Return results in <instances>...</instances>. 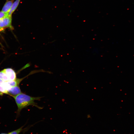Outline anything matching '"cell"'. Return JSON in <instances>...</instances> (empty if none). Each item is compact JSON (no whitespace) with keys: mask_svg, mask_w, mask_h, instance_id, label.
<instances>
[{"mask_svg":"<svg viewBox=\"0 0 134 134\" xmlns=\"http://www.w3.org/2000/svg\"><path fill=\"white\" fill-rule=\"evenodd\" d=\"M0 92L2 93L7 94V91L0 85Z\"/></svg>","mask_w":134,"mask_h":134,"instance_id":"obj_10","label":"cell"},{"mask_svg":"<svg viewBox=\"0 0 134 134\" xmlns=\"http://www.w3.org/2000/svg\"><path fill=\"white\" fill-rule=\"evenodd\" d=\"M0 79L5 81H9L7 75L3 70L0 71Z\"/></svg>","mask_w":134,"mask_h":134,"instance_id":"obj_8","label":"cell"},{"mask_svg":"<svg viewBox=\"0 0 134 134\" xmlns=\"http://www.w3.org/2000/svg\"><path fill=\"white\" fill-rule=\"evenodd\" d=\"M8 13H6L1 11H0V19L8 16Z\"/></svg>","mask_w":134,"mask_h":134,"instance_id":"obj_9","label":"cell"},{"mask_svg":"<svg viewBox=\"0 0 134 134\" xmlns=\"http://www.w3.org/2000/svg\"><path fill=\"white\" fill-rule=\"evenodd\" d=\"M24 126L25 125L16 130L9 132L8 134H19L22 132H25L30 128V127H28L23 129V128Z\"/></svg>","mask_w":134,"mask_h":134,"instance_id":"obj_6","label":"cell"},{"mask_svg":"<svg viewBox=\"0 0 134 134\" xmlns=\"http://www.w3.org/2000/svg\"><path fill=\"white\" fill-rule=\"evenodd\" d=\"M1 29L2 28H0V30H1Z\"/></svg>","mask_w":134,"mask_h":134,"instance_id":"obj_12","label":"cell"},{"mask_svg":"<svg viewBox=\"0 0 134 134\" xmlns=\"http://www.w3.org/2000/svg\"><path fill=\"white\" fill-rule=\"evenodd\" d=\"M21 0H16L13 3L9 12L8 16H12V15L18 6Z\"/></svg>","mask_w":134,"mask_h":134,"instance_id":"obj_7","label":"cell"},{"mask_svg":"<svg viewBox=\"0 0 134 134\" xmlns=\"http://www.w3.org/2000/svg\"><path fill=\"white\" fill-rule=\"evenodd\" d=\"M14 0H8L6 2L2 9L3 12L9 13L11 7Z\"/></svg>","mask_w":134,"mask_h":134,"instance_id":"obj_5","label":"cell"},{"mask_svg":"<svg viewBox=\"0 0 134 134\" xmlns=\"http://www.w3.org/2000/svg\"><path fill=\"white\" fill-rule=\"evenodd\" d=\"M13 97L17 105L18 113L23 109L29 106H33L39 109H42L43 108L38 106L34 101L36 100H40L42 98V97H33L21 93Z\"/></svg>","mask_w":134,"mask_h":134,"instance_id":"obj_1","label":"cell"},{"mask_svg":"<svg viewBox=\"0 0 134 134\" xmlns=\"http://www.w3.org/2000/svg\"><path fill=\"white\" fill-rule=\"evenodd\" d=\"M7 94L13 97L16 96L22 93L19 85L11 87L7 91Z\"/></svg>","mask_w":134,"mask_h":134,"instance_id":"obj_4","label":"cell"},{"mask_svg":"<svg viewBox=\"0 0 134 134\" xmlns=\"http://www.w3.org/2000/svg\"><path fill=\"white\" fill-rule=\"evenodd\" d=\"M7 75L9 81H13L16 79V75L14 71L11 68H7L3 70Z\"/></svg>","mask_w":134,"mask_h":134,"instance_id":"obj_3","label":"cell"},{"mask_svg":"<svg viewBox=\"0 0 134 134\" xmlns=\"http://www.w3.org/2000/svg\"><path fill=\"white\" fill-rule=\"evenodd\" d=\"M12 16H7L0 19V28H2L11 26Z\"/></svg>","mask_w":134,"mask_h":134,"instance_id":"obj_2","label":"cell"},{"mask_svg":"<svg viewBox=\"0 0 134 134\" xmlns=\"http://www.w3.org/2000/svg\"><path fill=\"white\" fill-rule=\"evenodd\" d=\"M0 134H8V133H0Z\"/></svg>","mask_w":134,"mask_h":134,"instance_id":"obj_11","label":"cell"}]
</instances>
